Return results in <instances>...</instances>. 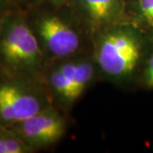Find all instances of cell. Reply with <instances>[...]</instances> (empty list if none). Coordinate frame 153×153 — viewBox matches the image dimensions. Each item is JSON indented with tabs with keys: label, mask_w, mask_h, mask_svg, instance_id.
Listing matches in <instances>:
<instances>
[{
	"label": "cell",
	"mask_w": 153,
	"mask_h": 153,
	"mask_svg": "<svg viewBox=\"0 0 153 153\" xmlns=\"http://www.w3.org/2000/svg\"><path fill=\"white\" fill-rule=\"evenodd\" d=\"M153 48V33L128 20L94 35V58L102 82L126 90L139 89V82Z\"/></svg>",
	"instance_id": "1"
},
{
	"label": "cell",
	"mask_w": 153,
	"mask_h": 153,
	"mask_svg": "<svg viewBox=\"0 0 153 153\" xmlns=\"http://www.w3.org/2000/svg\"><path fill=\"white\" fill-rule=\"evenodd\" d=\"M46 63L93 49V33L70 2L41 4L26 10Z\"/></svg>",
	"instance_id": "2"
},
{
	"label": "cell",
	"mask_w": 153,
	"mask_h": 153,
	"mask_svg": "<svg viewBox=\"0 0 153 153\" xmlns=\"http://www.w3.org/2000/svg\"><path fill=\"white\" fill-rule=\"evenodd\" d=\"M45 64L27 11L13 9L0 26V71L13 76L41 77Z\"/></svg>",
	"instance_id": "3"
},
{
	"label": "cell",
	"mask_w": 153,
	"mask_h": 153,
	"mask_svg": "<svg viewBox=\"0 0 153 153\" xmlns=\"http://www.w3.org/2000/svg\"><path fill=\"white\" fill-rule=\"evenodd\" d=\"M54 104L41 77L0 71V124L11 127Z\"/></svg>",
	"instance_id": "4"
},
{
	"label": "cell",
	"mask_w": 153,
	"mask_h": 153,
	"mask_svg": "<svg viewBox=\"0 0 153 153\" xmlns=\"http://www.w3.org/2000/svg\"><path fill=\"white\" fill-rule=\"evenodd\" d=\"M69 113L52 105L25 120L9 127L33 152L55 146L66 135Z\"/></svg>",
	"instance_id": "5"
},
{
	"label": "cell",
	"mask_w": 153,
	"mask_h": 153,
	"mask_svg": "<svg viewBox=\"0 0 153 153\" xmlns=\"http://www.w3.org/2000/svg\"><path fill=\"white\" fill-rule=\"evenodd\" d=\"M57 60L70 82L68 105L71 111L90 88L98 82H102L100 72L92 51Z\"/></svg>",
	"instance_id": "6"
},
{
	"label": "cell",
	"mask_w": 153,
	"mask_h": 153,
	"mask_svg": "<svg viewBox=\"0 0 153 153\" xmlns=\"http://www.w3.org/2000/svg\"><path fill=\"white\" fill-rule=\"evenodd\" d=\"M93 33L127 20V0H70Z\"/></svg>",
	"instance_id": "7"
},
{
	"label": "cell",
	"mask_w": 153,
	"mask_h": 153,
	"mask_svg": "<svg viewBox=\"0 0 153 153\" xmlns=\"http://www.w3.org/2000/svg\"><path fill=\"white\" fill-rule=\"evenodd\" d=\"M127 20L153 33V0H127Z\"/></svg>",
	"instance_id": "8"
},
{
	"label": "cell",
	"mask_w": 153,
	"mask_h": 153,
	"mask_svg": "<svg viewBox=\"0 0 153 153\" xmlns=\"http://www.w3.org/2000/svg\"><path fill=\"white\" fill-rule=\"evenodd\" d=\"M0 153H34L9 127L0 124Z\"/></svg>",
	"instance_id": "9"
},
{
	"label": "cell",
	"mask_w": 153,
	"mask_h": 153,
	"mask_svg": "<svg viewBox=\"0 0 153 153\" xmlns=\"http://www.w3.org/2000/svg\"><path fill=\"white\" fill-rule=\"evenodd\" d=\"M139 89L153 91V48L149 55L139 82Z\"/></svg>",
	"instance_id": "10"
},
{
	"label": "cell",
	"mask_w": 153,
	"mask_h": 153,
	"mask_svg": "<svg viewBox=\"0 0 153 153\" xmlns=\"http://www.w3.org/2000/svg\"><path fill=\"white\" fill-rule=\"evenodd\" d=\"M13 9H17V8H14V7L12 5H10L6 0H0V26H1L3 21L4 20V18L6 17V16H7Z\"/></svg>",
	"instance_id": "11"
},
{
	"label": "cell",
	"mask_w": 153,
	"mask_h": 153,
	"mask_svg": "<svg viewBox=\"0 0 153 153\" xmlns=\"http://www.w3.org/2000/svg\"><path fill=\"white\" fill-rule=\"evenodd\" d=\"M70 2V0H27V9L28 7L36 4H61Z\"/></svg>",
	"instance_id": "12"
},
{
	"label": "cell",
	"mask_w": 153,
	"mask_h": 153,
	"mask_svg": "<svg viewBox=\"0 0 153 153\" xmlns=\"http://www.w3.org/2000/svg\"><path fill=\"white\" fill-rule=\"evenodd\" d=\"M10 5L17 9L27 10V0H6Z\"/></svg>",
	"instance_id": "13"
}]
</instances>
